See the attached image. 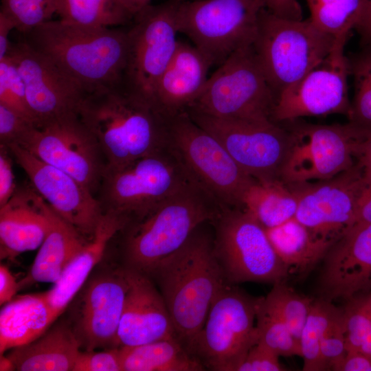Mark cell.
Wrapping results in <instances>:
<instances>
[{"label": "cell", "mask_w": 371, "mask_h": 371, "mask_svg": "<svg viewBox=\"0 0 371 371\" xmlns=\"http://www.w3.org/2000/svg\"><path fill=\"white\" fill-rule=\"evenodd\" d=\"M78 112L98 140L106 166L124 165L167 145L168 118L124 78L86 93Z\"/></svg>", "instance_id": "cell-1"}, {"label": "cell", "mask_w": 371, "mask_h": 371, "mask_svg": "<svg viewBox=\"0 0 371 371\" xmlns=\"http://www.w3.org/2000/svg\"><path fill=\"white\" fill-rule=\"evenodd\" d=\"M158 285L179 341L188 350L226 281L214 239L197 229L177 251L147 273Z\"/></svg>", "instance_id": "cell-2"}, {"label": "cell", "mask_w": 371, "mask_h": 371, "mask_svg": "<svg viewBox=\"0 0 371 371\" xmlns=\"http://www.w3.org/2000/svg\"><path fill=\"white\" fill-rule=\"evenodd\" d=\"M23 41L77 82L85 93L124 78L129 49L128 28L89 27L52 19L24 34Z\"/></svg>", "instance_id": "cell-3"}, {"label": "cell", "mask_w": 371, "mask_h": 371, "mask_svg": "<svg viewBox=\"0 0 371 371\" xmlns=\"http://www.w3.org/2000/svg\"><path fill=\"white\" fill-rule=\"evenodd\" d=\"M221 210L201 188L188 183L118 232L126 267L146 274Z\"/></svg>", "instance_id": "cell-4"}, {"label": "cell", "mask_w": 371, "mask_h": 371, "mask_svg": "<svg viewBox=\"0 0 371 371\" xmlns=\"http://www.w3.org/2000/svg\"><path fill=\"white\" fill-rule=\"evenodd\" d=\"M335 39L310 19H286L260 10L252 45L276 100L330 52Z\"/></svg>", "instance_id": "cell-5"}, {"label": "cell", "mask_w": 371, "mask_h": 371, "mask_svg": "<svg viewBox=\"0 0 371 371\" xmlns=\"http://www.w3.org/2000/svg\"><path fill=\"white\" fill-rule=\"evenodd\" d=\"M167 146L188 179L222 209L243 207V195L255 179L186 111L168 118Z\"/></svg>", "instance_id": "cell-6"}, {"label": "cell", "mask_w": 371, "mask_h": 371, "mask_svg": "<svg viewBox=\"0 0 371 371\" xmlns=\"http://www.w3.org/2000/svg\"><path fill=\"white\" fill-rule=\"evenodd\" d=\"M191 182L166 145L124 165L106 166L95 196L103 213L130 221Z\"/></svg>", "instance_id": "cell-7"}, {"label": "cell", "mask_w": 371, "mask_h": 371, "mask_svg": "<svg viewBox=\"0 0 371 371\" xmlns=\"http://www.w3.org/2000/svg\"><path fill=\"white\" fill-rule=\"evenodd\" d=\"M280 124L289 134L280 174L287 184L325 180L348 170L358 161L371 135L349 122L315 124L296 119Z\"/></svg>", "instance_id": "cell-8"}, {"label": "cell", "mask_w": 371, "mask_h": 371, "mask_svg": "<svg viewBox=\"0 0 371 371\" xmlns=\"http://www.w3.org/2000/svg\"><path fill=\"white\" fill-rule=\"evenodd\" d=\"M275 102L251 44L218 66L186 111L221 118L271 120Z\"/></svg>", "instance_id": "cell-9"}, {"label": "cell", "mask_w": 371, "mask_h": 371, "mask_svg": "<svg viewBox=\"0 0 371 371\" xmlns=\"http://www.w3.org/2000/svg\"><path fill=\"white\" fill-rule=\"evenodd\" d=\"M263 0H194L180 2L178 32L210 62L221 65L238 49L253 44Z\"/></svg>", "instance_id": "cell-10"}, {"label": "cell", "mask_w": 371, "mask_h": 371, "mask_svg": "<svg viewBox=\"0 0 371 371\" xmlns=\"http://www.w3.org/2000/svg\"><path fill=\"white\" fill-rule=\"evenodd\" d=\"M260 298L227 283L188 350L206 369L235 371L258 341L256 322Z\"/></svg>", "instance_id": "cell-11"}, {"label": "cell", "mask_w": 371, "mask_h": 371, "mask_svg": "<svg viewBox=\"0 0 371 371\" xmlns=\"http://www.w3.org/2000/svg\"><path fill=\"white\" fill-rule=\"evenodd\" d=\"M216 221L214 249L229 284L284 281L289 270L265 227L244 207L225 208Z\"/></svg>", "instance_id": "cell-12"}, {"label": "cell", "mask_w": 371, "mask_h": 371, "mask_svg": "<svg viewBox=\"0 0 371 371\" xmlns=\"http://www.w3.org/2000/svg\"><path fill=\"white\" fill-rule=\"evenodd\" d=\"M16 144L71 175L96 195L106 161L98 140L78 113L32 124Z\"/></svg>", "instance_id": "cell-13"}, {"label": "cell", "mask_w": 371, "mask_h": 371, "mask_svg": "<svg viewBox=\"0 0 371 371\" xmlns=\"http://www.w3.org/2000/svg\"><path fill=\"white\" fill-rule=\"evenodd\" d=\"M216 137L240 168L258 181L280 179L289 146L285 127L271 120L221 118L186 111Z\"/></svg>", "instance_id": "cell-14"}, {"label": "cell", "mask_w": 371, "mask_h": 371, "mask_svg": "<svg viewBox=\"0 0 371 371\" xmlns=\"http://www.w3.org/2000/svg\"><path fill=\"white\" fill-rule=\"evenodd\" d=\"M350 35L337 36L330 52L278 97L271 113L273 122L331 114L348 116L349 60L344 52Z\"/></svg>", "instance_id": "cell-15"}, {"label": "cell", "mask_w": 371, "mask_h": 371, "mask_svg": "<svg viewBox=\"0 0 371 371\" xmlns=\"http://www.w3.org/2000/svg\"><path fill=\"white\" fill-rule=\"evenodd\" d=\"M179 3L168 0L151 4L134 16L128 28L129 49L124 79L153 102L159 80L177 48Z\"/></svg>", "instance_id": "cell-16"}, {"label": "cell", "mask_w": 371, "mask_h": 371, "mask_svg": "<svg viewBox=\"0 0 371 371\" xmlns=\"http://www.w3.org/2000/svg\"><path fill=\"white\" fill-rule=\"evenodd\" d=\"M365 184L359 161L328 179L287 184L297 199L295 218L317 237L334 244L356 223Z\"/></svg>", "instance_id": "cell-17"}, {"label": "cell", "mask_w": 371, "mask_h": 371, "mask_svg": "<svg viewBox=\"0 0 371 371\" xmlns=\"http://www.w3.org/2000/svg\"><path fill=\"white\" fill-rule=\"evenodd\" d=\"M7 56L23 78L34 125L78 113L85 90L49 58L24 41L12 43Z\"/></svg>", "instance_id": "cell-18"}, {"label": "cell", "mask_w": 371, "mask_h": 371, "mask_svg": "<svg viewBox=\"0 0 371 371\" xmlns=\"http://www.w3.org/2000/svg\"><path fill=\"white\" fill-rule=\"evenodd\" d=\"M7 146L36 192L56 214L90 240L103 215L96 196L74 177L18 144Z\"/></svg>", "instance_id": "cell-19"}, {"label": "cell", "mask_w": 371, "mask_h": 371, "mask_svg": "<svg viewBox=\"0 0 371 371\" xmlns=\"http://www.w3.org/2000/svg\"><path fill=\"white\" fill-rule=\"evenodd\" d=\"M128 286L126 267L104 270L84 284L71 324L85 350L117 348Z\"/></svg>", "instance_id": "cell-20"}, {"label": "cell", "mask_w": 371, "mask_h": 371, "mask_svg": "<svg viewBox=\"0 0 371 371\" xmlns=\"http://www.w3.org/2000/svg\"><path fill=\"white\" fill-rule=\"evenodd\" d=\"M324 259L321 298L348 301L371 291V223H355Z\"/></svg>", "instance_id": "cell-21"}, {"label": "cell", "mask_w": 371, "mask_h": 371, "mask_svg": "<svg viewBox=\"0 0 371 371\" xmlns=\"http://www.w3.org/2000/svg\"><path fill=\"white\" fill-rule=\"evenodd\" d=\"M126 269L129 286L115 346H134L178 339L163 297L152 279L144 273Z\"/></svg>", "instance_id": "cell-22"}, {"label": "cell", "mask_w": 371, "mask_h": 371, "mask_svg": "<svg viewBox=\"0 0 371 371\" xmlns=\"http://www.w3.org/2000/svg\"><path fill=\"white\" fill-rule=\"evenodd\" d=\"M46 202L32 184L18 186L0 207V258L14 259L42 245L48 231Z\"/></svg>", "instance_id": "cell-23"}, {"label": "cell", "mask_w": 371, "mask_h": 371, "mask_svg": "<svg viewBox=\"0 0 371 371\" xmlns=\"http://www.w3.org/2000/svg\"><path fill=\"white\" fill-rule=\"evenodd\" d=\"M212 66L194 45L178 41L155 89L153 102L160 112L170 118L186 111L204 87Z\"/></svg>", "instance_id": "cell-24"}, {"label": "cell", "mask_w": 371, "mask_h": 371, "mask_svg": "<svg viewBox=\"0 0 371 371\" xmlns=\"http://www.w3.org/2000/svg\"><path fill=\"white\" fill-rule=\"evenodd\" d=\"M128 221L126 218L115 214L103 213L93 237L66 267L53 287L45 292L56 319L81 290L113 238Z\"/></svg>", "instance_id": "cell-25"}, {"label": "cell", "mask_w": 371, "mask_h": 371, "mask_svg": "<svg viewBox=\"0 0 371 371\" xmlns=\"http://www.w3.org/2000/svg\"><path fill=\"white\" fill-rule=\"evenodd\" d=\"M81 344L71 322L52 325L42 335L5 356L18 371H73Z\"/></svg>", "instance_id": "cell-26"}, {"label": "cell", "mask_w": 371, "mask_h": 371, "mask_svg": "<svg viewBox=\"0 0 371 371\" xmlns=\"http://www.w3.org/2000/svg\"><path fill=\"white\" fill-rule=\"evenodd\" d=\"M45 210L48 231L29 271L19 281V290L38 282L55 283L89 241L47 203Z\"/></svg>", "instance_id": "cell-27"}, {"label": "cell", "mask_w": 371, "mask_h": 371, "mask_svg": "<svg viewBox=\"0 0 371 371\" xmlns=\"http://www.w3.org/2000/svg\"><path fill=\"white\" fill-rule=\"evenodd\" d=\"M57 319L45 292L14 296L0 311V354L42 335Z\"/></svg>", "instance_id": "cell-28"}, {"label": "cell", "mask_w": 371, "mask_h": 371, "mask_svg": "<svg viewBox=\"0 0 371 371\" xmlns=\"http://www.w3.org/2000/svg\"><path fill=\"white\" fill-rule=\"evenodd\" d=\"M265 229L275 251L289 273L310 269L324 259L333 245L317 237L295 217Z\"/></svg>", "instance_id": "cell-29"}, {"label": "cell", "mask_w": 371, "mask_h": 371, "mask_svg": "<svg viewBox=\"0 0 371 371\" xmlns=\"http://www.w3.org/2000/svg\"><path fill=\"white\" fill-rule=\"evenodd\" d=\"M122 371H203L206 368L178 339L119 348Z\"/></svg>", "instance_id": "cell-30"}, {"label": "cell", "mask_w": 371, "mask_h": 371, "mask_svg": "<svg viewBox=\"0 0 371 371\" xmlns=\"http://www.w3.org/2000/svg\"><path fill=\"white\" fill-rule=\"evenodd\" d=\"M243 207L265 229H270L295 217L297 199L290 187L280 179L255 180L243 195Z\"/></svg>", "instance_id": "cell-31"}, {"label": "cell", "mask_w": 371, "mask_h": 371, "mask_svg": "<svg viewBox=\"0 0 371 371\" xmlns=\"http://www.w3.org/2000/svg\"><path fill=\"white\" fill-rule=\"evenodd\" d=\"M60 19L89 27H115L129 24L135 15L122 0H58Z\"/></svg>", "instance_id": "cell-32"}, {"label": "cell", "mask_w": 371, "mask_h": 371, "mask_svg": "<svg viewBox=\"0 0 371 371\" xmlns=\"http://www.w3.org/2000/svg\"><path fill=\"white\" fill-rule=\"evenodd\" d=\"M341 311L332 302L323 298L313 300L299 340L303 370H325L321 358V342Z\"/></svg>", "instance_id": "cell-33"}, {"label": "cell", "mask_w": 371, "mask_h": 371, "mask_svg": "<svg viewBox=\"0 0 371 371\" xmlns=\"http://www.w3.org/2000/svg\"><path fill=\"white\" fill-rule=\"evenodd\" d=\"M367 0H307L311 21L321 30L337 36L355 30Z\"/></svg>", "instance_id": "cell-34"}, {"label": "cell", "mask_w": 371, "mask_h": 371, "mask_svg": "<svg viewBox=\"0 0 371 371\" xmlns=\"http://www.w3.org/2000/svg\"><path fill=\"white\" fill-rule=\"evenodd\" d=\"M348 60L354 96L348 118L349 122L371 133V42L361 45Z\"/></svg>", "instance_id": "cell-35"}, {"label": "cell", "mask_w": 371, "mask_h": 371, "mask_svg": "<svg viewBox=\"0 0 371 371\" xmlns=\"http://www.w3.org/2000/svg\"><path fill=\"white\" fill-rule=\"evenodd\" d=\"M258 343L279 357H301L300 342L280 315L260 298L256 313Z\"/></svg>", "instance_id": "cell-36"}, {"label": "cell", "mask_w": 371, "mask_h": 371, "mask_svg": "<svg viewBox=\"0 0 371 371\" xmlns=\"http://www.w3.org/2000/svg\"><path fill=\"white\" fill-rule=\"evenodd\" d=\"M263 300L280 315L299 341L314 300L298 293L284 281L273 284Z\"/></svg>", "instance_id": "cell-37"}, {"label": "cell", "mask_w": 371, "mask_h": 371, "mask_svg": "<svg viewBox=\"0 0 371 371\" xmlns=\"http://www.w3.org/2000/svg\"><path fill=\"white\" fill-rule=\"evenodd\" d=\"M343 310L347 351L371 358V307L366 296L348 301Z\"/></svg>", "instance_id": "cell-38"}, {"label": "cell", "mask_w": 371, "mask_h": 371, "mask_svg": "<svg viewBox=\"0 0 371 371\" xmlns=\"http://www.w3.org/2000/svg\"><path fill=\"white\" fill-rule=\"evenodd\" d=\"M1 12L15 23L16 30L26 34L38 25L52 20L56 12L58 0H1Z\"/></svg>", "instance_id": "cell-39"}, {"label": "cell", "mask_w": 371, "mask_h": 371, "mask_svg": "<svg viewBox=\"0 0 371 371\" xmlns=\"http://www.w3.org/2000/svg\"><path fill=\"white\" fill-rule=\"evenodd\" d=\"M0 104L16 111L33 122L27 103L23 78L16 66L8 56L0 60Z\"/></svg>", "instance_id": "cell-40"}, {"label": "cell", "mask_w": 371, "mask_h": 371, "mask_svg": "<svg viewBox=\"0 0 371 371\" xmlns=\"http://www.w3.org/2000/svg\"><path fill=\"white\" fill-rule=\"evenodd\" d=\"M320 352L325 370H333L345 357L347 349L342 309L324 335L321 342Z\"/></svg>", "instance_id": "cell-41"}, {"label": "cell", "mask_w": 371, "mask_h": 371, "mask_svg": "<svg viewBox=\"0 0 371 371\" xmlns=\"http://www.w3.org/2000/svg\"><path fill=\"white\" fill-rule=\"evenodd\" d=\"M73 371H122L119 348L80 351Z\"/></svg>", "instance_id": "cell-42"}, {"label": "cell", "mask_w": 371, "mask_h": 371, "mask_svg": "<svg viewBox=\"0 0 371 371\" xmlns=\"http://www.w3.org/2000/svg\"><path fill=\"white\" fill-rule=\"evenodd\" d=\"M279 356L260 343L253 346L235 371H281Z\"/></svg>", "instance_id": "cell-43"}, {"label": "cell", "mask_w": 371, "mask_h": 371, "mask_svg": "<svg viewBox=\"0 0 371 371\" xmlns=\"http://www.w3.org/2000/svg\"><path fill=\"white\" fill-rule=\"evenodd\" d=\"M32 124L23 115L0 104V144H16Z\"/></svg>", "instance_id": "cell-44"}, {"label": "cell", "mask_w": 371, "mask_h": 371, "mask_svg": "<svg viewBox=\"0 0 371 371\" xmlns=\"http://www.w3.org/2000/svg\"><path fill=\"white\" fill-rule=\"evenodd\" d=\"M12 157L9 148L0 144V207L10 199L18 186L12 170Z\"/></svg>", "instance_id": "cell-45"}, {"label": "cell", "mask_w": 371, "mask_h": 371, "mask_svg": "<svg viewBox=\"0 0 371 371\" xmlns=\"http://www.w3.org/2000/svg\"><path fill=\"white\" fill-rule=\"evenodd\" d=\"M265 8L280 18L303 19L302 10L297 0H263Z\"/></svg>", "instance_id": "cell-46"}, {"label": "cell", "mask_w": 371, "mask_h": 371, "mask_svg": "<svg viewBox=\"0 0 371 371\" xmlns=\"http://www.w3.org/2000/svg\"><path fill=\"white\" fill-rule=\"evenodd\" d=\"M333 370L371 371V358L363 353L348 350Z\"/></svg>", "instance_id": "cell-47"}, {"label": "cell", "mask_w": 371, "mask_h": 371, "mask_svg": "<svg viewBox=\"0 0 371 371\" xmlns=\"http://www.w3.org/2000/svg\"><path fill=\"white\" fill-rule=\"evenodd\" d=\"M19 291V282L8 269L1 264L0 266V304L1 306L10 302Z\"/></svg>", "instance_id": "cell-48"}, {"label": "cell", "mask_w": 371, "mask_h": 371, "mask_svg": "<svg viewBox=\"0 0 371 371\" xmlns=\"http://www.w3.org/2000/svg\"><path fill=\"white\" fill-rule=\"evenodd\" d=\"M371 223V181H366L358 201L356 223Z\"/></svg>", "instance_id": "cell-49"}, {"label": "cell", "mask_w": 371, "mask_h": 371, "mask_svg": "<svg viewBox=\"0 0 371 371\" xmlns=\"http://www.w3.org/2000/svg\"><path fill=\"white\" fill-rule=\"evenodd\" d=\"M14 29H16L14 22L8 15L0 12V60L8 54L12 44L9 35Z\"/></svg>", "instance_id": "cell-50"}, {"label": "cell", "mask_w": 371, "mask_h": 371, "mask_svg": "<svg viewBox=\"0 0 371 371\" xmlns=\"http://www.w3.org/2000/svg\"><path fill=\"white\" fill-rule=\"evenodd\" d=\"M355 30L359 35L361 45L371 42V0H367L363 15Z\"/></svg>", "instance_id": "cell-51"}, {"label": "cell", "mask_w": 371, "mask_h": 371, "mask_svg": "<svg viewBox=\"0 0 371 371\" xmlns=\"http://www.w3.org/2000/svg\"><path fill=\"white\" fill-rule=\"evenodd\" d=\"M358 161L362 167L364 179L371 181V135L366 140L361 157Z\"/></svg>", "instance_id": "cell-52"}, {"label": "cell", "mask_w": 371, "mask_h": 371, "mask_svg": "<svg viewBox=\"0 0 371 371\" xmlns=\"http://www.w3.org/2000/svg\"><path fill=\"white\" fill-rule=\"evenodd\" d=\"M135 16L138 12L151 5L153 0H122Z\"/></svg>", "instance_id": "cell-53"}, {"label": "cell", "mask_w": 371, "mask_h": 371, "mask_svg": "<svg viewBox=\"0 0 371 371\" xmlns=\"http://www.w3.org/2000/svg\"><path fill=\"white\" fill-rule=\"evenodd\" d=\"M0 370L1 371L14 370L12 363H11L10 359L3 355H1Z\"/></svg>", "instance_id": "cell-54"}, {"label": "cell", "mask_w": 371, "mask_h": 371, "mask_svg": "<svg viewBox=\"0 0 371 371\" xmlns=\"http://www.w3.org/2000/svg\"><path fill=\"white\" fill-rule=\"evenodd\" d=\"M366 297L368 304L371 307V293L368 295L366 296Z\"/></svg>", "instance_id": "cell-55"}, {"label": "cell", "mask_w": 371, "mask_h": 371, "mask_svg": "<svg viewBox=\"0 0 371 371\" xmlns=\"http://www.w3.org/2000/svg\"><path fill=\"white\" fill-rule=\"evenodd\" d=\"M180 2H184V1H194V0H178Z\"/></svg>", "instance_id": "cell-56"}]
</instances>
